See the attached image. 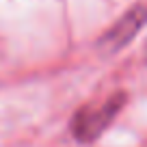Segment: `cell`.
<instances>
[{"label": "cell", "mask_w": 147, "mask_h": 147, "mask_svg": "<svg viewBox=\"0 0 147 147\" xmlns=\"http://www.w3.org/2000/svg\"><path fill=\"white\" fill-rule=\"evenodd\" d=\"M145 24H147V9L141 7V5L132 7L128 13L121 15V18L102 35L100 48L104 52H108V54L121 50V48H125L134 37L138 35V30H141Z\"/></svg>", "instance_id": "cell-2"}, {"label": "cell", "mask_w": 147, "mask_h": 147, "mask_svg": "<svg viewBox=\"0 0 147 147\" xmlns=\"http://www.w3.org/2000/svg\"><path fill=\"white\" fill-rule=\"evenodd\" d=\"M125 104V93H115L108 100L95 106H84L76 113L71 121V132L78 143H93L97 136L104 134V130L113 123L121 106Z\"/></svg>", "instance_id": "cell-1"}]
</instances>
